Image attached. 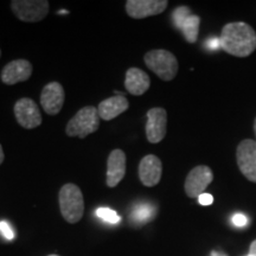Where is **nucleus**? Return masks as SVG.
<instances>
[{"mask_svg":"<svg viewBox=\"0 0 256 256\" xmlns=\"http://www.w3.org/2000/svg\"><path fill=\"white\" fill-rule=\"evenodd\" d=\"M220 48L229 55L248 57L256 50V32L243 22L228 23L220 32Z\"/></svg>","mask_w":256,"mask_h":256,"instance_id":"obj_1","label":"nucleus"},{"mask_svg":"<svg viewBox=\"0 0 256 256\" xmlns=\"http://www.w3.org/2000/svg\"><path fill=\"white\" fill-rule=\"evenodd\" d=\"M60 209L64 220L69 223H78L84 212V200L81 188L75 184H66L60 190Z\"/></svg>","mask_w":256,"mask_h":256,"instance_id":"obj_2","label":"nucleus"},{"mask_svg":"<svg viewBox=\"0 0 256 256\" xmlns=\"http://www.w3.org/2000/svg\"><path fill=\"white\" fill-rule=\"evenodd\" d=\"M144 60L147 68L152 70L162 81H172L177 76L178 60L174 54L168 50H151L146 54Z\"/></svg>","mask_w":256,"mask_h":256,"instance_id":"obj_3","label":"nucleus"},{"mask_svg":"<svg viewBox=\"0 0 256 256\" xmlns=\"http://www.w3.org/2000/svg\"><path fill=\"white\" fill-rule=\"evenodd\" d=\"M100 115L98 108L87 106L80 110L66 124V132L69 136H78L84 139L89 134L96 132L100 127Z\"/></svg>","mask_w":256,"mask_h":256,"instance_id":"obj_4","label":"nucleus"},{"mask_svg":"<svg viewBox=\"0 0 256 256\" xmlns=\"http://www.w3.org/2000/svg\"><path fill=\"white\" fill-rule=\"evenodd\" d=\"M11 8L22 22L34 23L43 20L49 14V2L46 0H14Z\"/></svg>","mask_w":256,"mask_h":256,"instance_id":"obj_5","label":"nucleus"},{"mask_svg":"<svg viewBox=\"0 0 256 256\" xmlns=\"http://www.w3.org/2000/svg\"><path fill=\"white\" fill-rule=\"evenodd\" d=\"M236 162L241 174L248 180L256 183V142L244 139L236 148Z\"/></svg>","mask_w":256,"mask_h":256,"instance_id":"obj_6","label":"nucleus"},{"mask_svg":"<svg viewBox=\"0 0 256 256\" xmlns=\"http://www.w3.org/2000/svg\"><path fill=\"white\" fill-rule=\"evenodd\" d=\"M214 174L206 165H200L192 168L185 179V194L190 198H198L204 194L206 188L212 183Z\"/></svg>","mask_w":256,"mask_h":256,"instance_id":"obj_7","label":"nucleus"},{"mask_svg":"<svg viewBox=\"0 0 256 256\" xmlns=\"http://www.w3.org/2000/svg\"><path fill=\"white\" fill-rule=\"evenodd\" d=\"M14 115L18 124L26 130L38 127L43 120L37 104L28 98L17 101L14 104Z\"/></svg>","mask_w":256,"mask_h":256,"instance_id":"obj_8","label":"nucleus"},{"mask_svg":"<svg viewBox=\"0 0 256 256\" xmlns=\"http://www.w3.org/2000/svg\"><path fill=\"white\" fill-rule=\"evenodd\" d=\"M168 130V113L164 108L156 107L148 110L146 122V138L151 144H158L164 139Z\"/></svg>","mask_w":256,"mask_h":256,"instance_id":"obj_9","label":"nucleus"},{"mask_svg":"<svg viewBox=\"0 0 256 256\" xmlns=\"http://www.w3.org/2000/svg\"><path fill=\"white\" fill-rule=\"evenodd\" d=\"M168 5V0H128L126 12L130 18L144 19L162 14Z\"/></svg>","mask_w":256,"mask_h":256,"instance_id":"obj_10","label":"nucleus"},{"mask_svg":"<svg viewBox=\"0 0 256 256\" xmlns=\"http://www.w3.org/2000/svg\"><path fill=\"white\" fill-rule=\"evenodd\" d=\"M64 89L58 82L48 83L40 94V104L49 115L58 114L64 104Z\"/></svg>","mask_w":256,"mask_h":256,"instance_id":"obj_11","label":"nucleus"},{"mask_svg":"<svg viewBox=\"0 0 256 256\" xmlns=\"http://www.w3.org/2000/svg\"><path fill=\"white\" fill-rule=\"evenodd\" d=\"M162 164L156 156L148 154L142 159L139 164V178L147 188H153L162 179Z\"/></svg>","mask_w":256,"mask_h":256,"instance_id":"obj_12","label":"nucleus"},{"mask_svg":"<svg viewBox=\"0 0 256 256\" xmlns=\"http://www.w3.org/2000/svg\"><path fill=\"white\" fill-rule=\"evenodd\" d=\"M32 75V66L26 60H16L6 64L2 72V81L12 86L16 83L28 81Z\"/></svg>","mask_w":256,"mask_h":256,"instance_id":"obj_13","label":"nucleus"},{"mask_svg":"<svg viewBox=\"0 0 256 256\" xmlns=\"http://www.w3.org/2000/svg\"><path fill=\"white\" fill-rule=\"evenodd\" d=\"M126 174V154L122 150L110 152L107 162V186L115 188Z\"/></svg>","mask_w":256,"mask_h":256,"instance_id":"obj_14","label":"nucleus"},{"mask_svg":"<svg viewBox=\"0 0 256 256\" xmlns=\"http://www.w3.org/2000/svg\"><path fill=\"white\" fill-rule=\"evenodd\" d=\"M151 80L148 75L139 68H130L126 72L124 87L126 90L134 96H140L148 90Z\"/></svg>","mask_w":256,"mask_h":256,"instance_id":"obj_15","label":"nucleus"},{"mask_svg":"<svg viewBox=\"0 0 256 256\" xmlns=\"http://www.w3.org/2000/svg\"><path fill=\"white\" fill-rule=\"evenodd\" d=\"M128 108H130V102L127 98L124 95H116L100 102L98 110L102 120L110 121L124 113Z\"/></svg>","mask_w":256,"mask_h":256,"instance_id":"obj_16","label":"nucleus"},{"mask_svg":"<svg viewBox=\"0 0 256 256\" xmlns=\"http://www.w3.org/2000/svg\"><path fill=\"white\" fill-rule=\"evenodd\" d=\"M200 19L198 16L191 14L186 19L180 30L183 31V34L188 43H196L198 38V32H200Z\"/></svg>","mask_w":256,"mask_h":256,"instance_id":"obj_17","label":"nucleus"},{"mask_svg":"<svg viewBox=\"0 0 256 256\" xmlns=\"http://www.w3.org/2000/svg\"><path fill=\"white\" fill-rule=\"evenodd\" d=\"M154 208L150 204H138L132 211V218L136 223H145L152 218V216L154 215Z\"/></svg>","mask_w":256,"mask_h":256,"instance_id":"obj_18","label":"nucleus"},{"mask_svg":"<svg viewBox=\"0 0 256 256\" xmlns=\"http://www.w3.org/2000/svg\"><path fill=\"white\" fill-rule=\"evenodd\" d=\"M96 216L98 218H101L104 222L110 223V224H116L121 220V217L118 215L116 211H114L113 209H110V208H98L96 210Z\"/></svg>","mask_w":256,"mask_h":256,"instance_id":"obj_19","label":"nucleus"},{"mask_svg":"<svg viewBox=\"0 0 256 256\" xmlns=\"http://www.w3.org/2000/svg\"><path fill=\"white\" fill-rule=\"evenodd\" d=\"M190 10H188V8H179L176 10V11L174 12V22L176 24V26L182 28V26H183L185 22H186V19L190 17Z\"/></svg>","mask_w":256,"mask_h":256,"instance_id":"obj_20","label":"nucleus"},{"mask_svg":"<svg viewBox=\"0 0 256 256\" xmlns=\"http://www.w3.org/2000/svg\"><path fill=\"white\" fill-rule=\"evenodd\" d=\"M0 234H2L6 240H8V241H12V240L16 238L14 229H12L11 226H10L8 222H5V220H2V222H0Z\"/></svg>","mask_w":256,"mask_h":256,"instance_id":"obj_21","label":"nucleus"},{"mask_svg":"<svg viewBox=\"0 0 256 256\" xmlns=\"http://www.w3.org/2000/svg\"><path fill=\"white\" fill-rule=\"evenodd\" d=\"M232 220L234 226H238V228H242V226H246L248 224L247 216H244L243 214H236V215H234Z\"/></svg>","mask_w":256,"mask_h":256,"instance_id":"obj_22","label":"nucleus"},{"mask_svg":"<svg viewBox=\"0 0 256 256\" xmlns=\"http://www.w3.org/2000/svg\"><path fill=\"white\" fill-rule=\"evenodd\" d=\"M198 202H200V206H211L214 202V197H212V194L204 192V194H202L200 196L198 197Z\"/></svg>","mask_w":256,"mask_h":256,"instance_id":"obj_23","label":"nucleus"},{"mask_svg":"<svg viewBox=\"0 0 256 256\" xmlns=\"http://www.w3.org/2000/svg\"><path fill=\"white\" fill-rule=\"evenodd\" d=\"M206 46L209 48L210 50H217L220 46V38H211V40L206 42Z\"/></svg>","mask_w":256,"mask_h":256,"instance_id":"obj_24","label":"nucleus"},{"mask_svg":"<svg viewBox=\"0 0 256 256\" xmlns=\"http://www.w3.org/2000/svg\"><path fill=\"white\" fill-rule=\"evenodd\" d=\"M248 256H256V240L250 244V249H249Z\"/></svg>","mask_w":256,"mask_h":256,"instance_id":"obj_25","label":"nucleus"},{"mask_svg":"<svg viewBox=\"0 0 256 256\" xmlns=\"http://www.w3.org/2000/svg\"><path fill=\"white\" fill-rule=\"evenodd\" d=\"M5 159V154H4V151H2V147L0 145V165L2 164V162H4Z\"/></svg>","mask_w":256,"mask_h":256,"instance_id":"obj_26","label":"nucleus"},{"mask_svg":"<svg viewBox=\"0 0 256 256\" xmlns=\"http://www.w3.org/2000/svg\"><path fill=\"white\" fill-rule=\"evenodd\" d=\"M254 133H255V136H256V118H255V121H254Z\"/></svg>","mask_w":256,"mask_h":256,"instance_id":"obj_27","label":"nucleus"},{"mask_svg":"<svg viewBox=\"0 0 256 256\" xmlns=\"http://www.w3.org/2000/svg\"><path fill=\"white\" fill-rule=\"evenodd\" d=\"M49 256H58V255H49Z\"/></svg>","mask_w":256,"mask_h":256,"instance_id":"obj_28","label":"nucleus"},{"mask_svg":"<svg viewBox=\"0 0 256 256\" xmlns=\"http://www.w3.org/2000/svg\"><path fill=\"white\" fill-rule=\"evenodd\" d=\"M0 56H2V50H0Z\"/></svg>","mask_w":256,"mask_h":256,"instance_id":"obj_29","label":"nucleus"}]
</instances>
